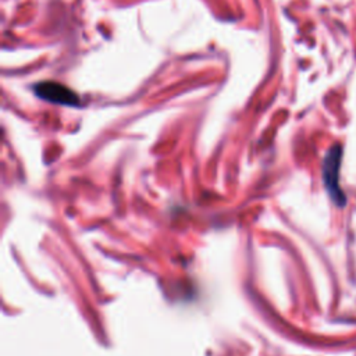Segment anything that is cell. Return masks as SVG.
I'll list each match as a JSON object with an SVG mask.
<instances>
[{
  "label": "cell",
  "mask_w": 356,
  "mask_h": 356,
  "mask_svg": "<svg viewBox=\"0 0 356 356\" xmlns=\"http://www.w3.org/2000/svg\"><path fill=\"white\" fill-rule=\"evenodd\" d=\"M35 93L47 102L63 104V106H78L79 97L70 88L58 82H40L35 88Z\"/></svg>",
  "instance_id": "2"
},
{
  "label": "cell",
  "mask_w": 356,
  "mask_h": 356,
  "mask_svg": "<svg viewBox=\"0 0 356 356\" xmlns=\"http://www.w3.org/2000/svg\"><path fill=\"white\" fill-rule=\"evenodd\" d=\"M341 163H342V147L341 145H334L327 152L323 161V181H324L327 193L338 207H343L346 203L345 192L339 185Z\"/></svg>",
  "instance_id": "1"
}]
</instances>
